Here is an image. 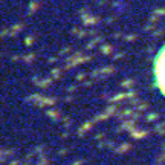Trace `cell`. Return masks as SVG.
<instances>
[{
    "label": "cell",
    "mask_w": 165,
    "mask_h": 165,
    "mask_svg": "<svg viewBox=\"0 0 165 165\" xmlns=\"http://www.w3.org/2000/svg\"><path fill=\"white\" fill-rule=\"evenodd\" d=\"M153 81L162 96H165V43L157 51L153 61Z\"/></svg>",
    "instance_id": "cell-1"
}]
</instances>
